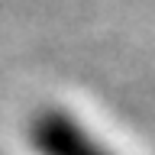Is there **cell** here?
<instances>
[{
    "label": "cell",
    "instance_id": "obj_1",
    "mask_svg": "<svg viewBox=\"0 0 155 155\" xmlns=\"http://www.w3.org/2000/svg\"><path fill=\"white\" fill-rule=\"evenodd\" d=\"M32 142L42 155H113L97 139H91L81 123H74L65 113H55V110L36 116Z\"/></svg>",
    "mask_w": 155,
    "mask_h": 155
}]
</instances>
